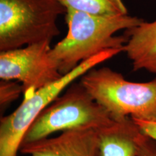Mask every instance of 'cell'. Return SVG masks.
<instances>
[{"mask_svg":"<svg viewBox=\"0 0 156 156\" xmlns=\"http://www.w3.org/2000/svg\"><path fill=\"white\" fill-rule=\"evenodd\" d=\"M65 20L67 34L50 52L62 75L101 52L110 49L124 51L127 37L115 34L138 25L143 20L129 15L96 16L66 9Z\"/></svg>","mask_w":156,"mask_h":156,"instance_id":"cell-1","label":"cell"},{"mask_svg":"<svg viewBox=\"0 0 156 156\" xmlns=\"http://www.w3.org/2000/svg\"><path fill=\"white\" fill-rule=\"evenodd\" d=\"M80 83L114 120L156 119V78L133 83L111 68L95 67L82 76Z\"/></svg>","mask_w":156,"mask_h":156,"instance_id":"cell-2","label":"cell"},{"mask_svg":"<svg viewBox=\"0 0 156 156\" xmlns=\"http://www.w3.org/2000/svg\"><path fill=\"white\" fill-rule=\"evenodd\" d=\"M65 12L58 0H0V51L51 42Z\"/></svg>","mask_w":156,"mask_h":156,"instance_id":"cell-3","label":"cell"},{"mask_svg":"<svg viewBox=\"0 0 156 156\" xmlns=\"http://www.w3.org/2000/svg\"><path fill=\"white\" fill-rule=\"evenodd\" d=\"M114 121L80 82H74L38 115L25 133L21 145L49 137L57 132L99 129Z\"/></svg>","mask_w":156,"mask_h":156,"instance_id":"cell-4","label":"cell"},{"mask_svg":"<svg viewBox=\"0 0 156 156\" xmlns=\"http://www.w3.org/2000/svg\"><path fill=\"white\" fill-rule=\"evenodd\" d=\"M110 49L81 62L77 67L54 83L24 95L22 103L12 114L0 120V156H17L23 138L29 126L45 108L87 72L120 54Z\"/></svg>","mask_w":156,"mask_h":156,"instance_id":"cell-5","label":"cell"},{"mask_svg":"<svg viewBox=\"0 0 156 156\" xmlns=\"http://www.w3.org/2000/svg\"><path fill=\"white\" fill-rule=\"evenodd\" d=\"M51 41L0 51V79L19 82L24 95L60 79L64 75L51 56Z\"/></svg>","mask_w":156,"mask_h":156,"instance_id":"cell-6","label":"cell"},{"mask_svg":"<svg viewBox=\"0 0 156 156\" xmlns=\"http://www.w3.org/2000/svg\"><path fill=\"white\" fill-rule=\"evenodd\" d=\"M19 152L29 156H100L98 129L80 128L54 137L22 144Z\"/></svg>","mask_w":156,"mask_h":156,"instance_id":"cell-7","label":"cell"},{"mask_svg":"<svg viewBox=\"0 0 156 156\" xmlns=\"http://www.w3.org/2000/svg\"><path fill=\"white\" fill-rule=\"evenodd\" d=\"M98 132L100 156H136L142 131L131 117L114 120Z\"/></svg>","mask_w":156,"mask_h":156,"instance_id":"cell-8","label":"cell"},{"mask_svg":"<svg viewBox=\"0 0 156 156\" xmlns=\"http://www.w3.org/2000/svg\"><path fill=\"white\" fill-rule=\"evenodd\" d=\"M128 40L124 52L131 60L134 71L145 69L156 74V20L142 21L125 30Z\"/></svg>","mask_w":156,"mask_h":156,"instance_id":"cell-9","label":"cell"},{"mask_svg":"<svg viewBox=\"0 0 156 156\" xmlns=\"http://www.w3.org/2000/svg\"><path fill=\"white\" fill-rule=\"evenodd\" d=\"M66 9L96 16L114 17L128 15L123 0H58Z\"/></svg>","mask_w":156,"mask_h":156,"instance_id":"cell-10","label":"cell"},{"mask_svg":"<svg viewBox=\"0 0 156 156\" xmlns=\"http://www.w3.org/2000/svg\"><path fill=\"white\" fill-rule=\"evenodd\" d=\"M22 93L23 88L19 82L10 80L0 81V108L5 111L13 101L17 100Z\"/></svg>","mask_w":156,"mask_h":156,"instance_id":"cell-11","label":"cell"},{"mask_svg":"<svg viewBox=\"0 0 156 156\" xmlns=\"http://www.w3.org/2000/svg\"><path fill=\"white\" fill-rule=\"evenodd\" d=\"M136 156H156V140L141 132L137 137Z\"/></svg>","mask_w":156,"mask_h":156,"instance_id":"cell-12","label":"cell"},{"mask_svg":"<svg viewBox=\"0 0 156 156\" xmlns=\"http://www.w3.org/2000/svg\"><path fill=\"white\" fill-rule=\"evenodd\" d=\"M132 119L137 124L143 133L156 140V119H142L136 118Z\"/></svg>","mask_w":156,"mask_h":156,"instance_id":"cell-13","label":"cell"}]
</instances>
